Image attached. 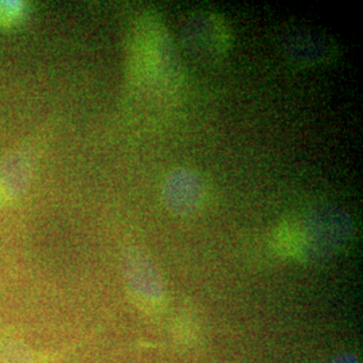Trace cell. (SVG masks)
I'll return each instance as SVG.
<instances>
[{"mask_svg": "<svg viewBox=\"0 0 363 363\" xmlns=\"http://www.w3.org/2000/svg\"><path fill=\"white\" fill-rule=\"evenodd\" d=\"M132 84L154 100L175 97L183 84L178 55L162 21L151 13L140 23L132 52Z\"/></svg>", "mask_w": 363, "mask_h": 363, "instance_id": "cell-1", "label": "cell"}, {"mask_svg": "<svg viewBox=\"0 0 363 363\" xmlns=\"http://www.w3.org/2000/svg\"><path fill=\"white\" fill-rule=\"evenodd\" d=\"M184 43L195 54L217 58L230 50V28L217 13H195L184 27Z\"/></svg>", "mask_w": 363, "mask_h": 363, "instance_id": "cell-2", "label": "cell"}, {"mask_svg": "<svg viewBox=\"0 0 363 363\" xmlns=\"http://www.w3.org/2000/svg\"><path fill=\"white\" fill-rule=\"evenodd\" d=\"M163 198L172 211L178 214H191L205 208L208 187L194 171H174L163 186Z\"/></svg>", "mask_w": 363, "mask_h": 363, "instance_id": "cell-3", "label": "cell"}, {"mask_svg": "<svg viewBox=\"0 0 363 363\" xmlns=\"http://www.w3.org/2000/svg\"><path fill=\"white\" fill-rule=\"evenodd\" d=\"M30 177V163L25 156L13 155L0 167V196L13 199L22 194Z\"/></svg>", "mask_w": 363, "mask_h": 363, "instance_id": "cell-4", "label": "cell"}, {"mask_svg": "<svg viewBox=\"0 0 363 363\" xmlns=\"http://www.w3.org/2000/svg\"><path fill=\"white\" fill-rule=\"evenodd\" d=\"M25 13V4L21 1H0V25H16Z\"/></svg>", "mask_w": 363, "mask_h": 363, "instance_id": "cell-5", "label": "cell"}]
</instances>
